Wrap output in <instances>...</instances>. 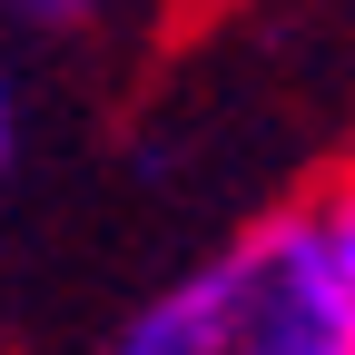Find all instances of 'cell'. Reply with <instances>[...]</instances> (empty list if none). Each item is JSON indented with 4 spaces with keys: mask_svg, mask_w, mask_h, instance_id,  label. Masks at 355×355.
I'll return each instance as SVG.
<instances>
[{
    "mask_svg": "<svg viewBox=\"0 0 355 355\" xmlns=\"http://www.w3.org/2000/svg\"><path fill=\"white\" fill-rule=\"evenodd\" d=\"M0 20L30 30V40H89L109 20V0H0Z\"/></svg>",
    "mask_w": 355,
    "mask_h": 355,
    "instance_id": "obj_3",
    "label": "cell"
},
{
    "mask_svg": "<svg viewBox=\"0 0 355 355\" xmlns=\"http://www.w3.org/2000/svg\"><path fill=\"white\" fill-rule=\"evenodd\" d=\"M20 168V79H10V60H0V178Z\"/></svg>",
    "mask_w": 355,
    "mask_h": 355,
    "instance_id": "obj_4",
    "label": "cell"
},
{
    "mask_svg": "<svg viewBox=\"0 0 355 355\" xmlns=\"http://www.w3.org/2000/svg\"><path fill=\"white\" fill-rule=\"evenodd\" d=\"M296 217H306V237H316V257L345 277V296H355V158H336L316 188L296 198Z\"/></svg>",
    "mask_w": 355,
    "mask_h": 355,
    "instance_id": "obj_2",
    "label": "cell"
},
{
    "mask_svg": "<svg viewBox=\"0 0 355 355\" xmlns=\"http://www.w3.org/2000/svg\"><path fill=\"white\" fill-rule=\"evenodd\" d=\"M109 355H355V296L316 257L306 217L266 207L128 306Z\"/></svg>",
    "mask_w": 355,
    "mask_h": 355,
    "instance_id": "obj_1",
    "label": "cell"
}]
</instances>
